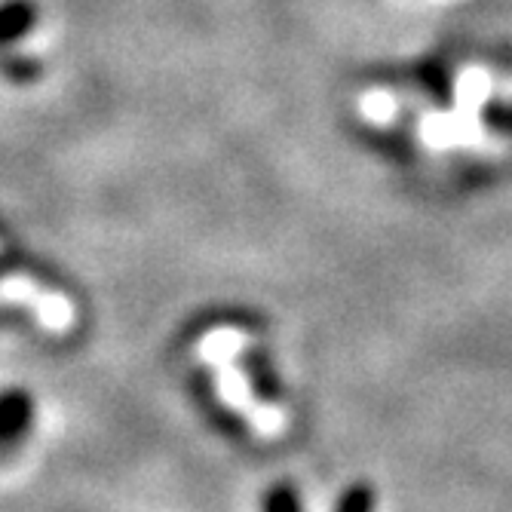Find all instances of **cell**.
Segmentation results:
<instances>
[{
    "label": "cell",
    "mask_w": 512,
    "mask_h": 512,
    "mask_svg": "<svg viewBox=\"0 0 512 512\" xmlns=\"http://www.w3.org/2000/svg\"><path fill=\"white\" fill-rule=\"evenodd\" d=\"M53 16L40 0H0V83L34 89L53 71Z\"/></svg>",
    "instance_id": "6da1fadb"
}]
</instances>
